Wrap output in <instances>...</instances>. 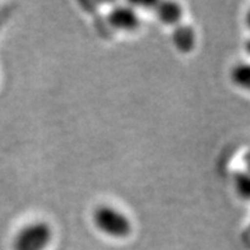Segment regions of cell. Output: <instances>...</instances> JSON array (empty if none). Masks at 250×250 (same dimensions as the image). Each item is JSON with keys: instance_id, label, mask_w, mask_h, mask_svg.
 <instances>
[{"instance_id": "cell-10", "label": "cell", "mask_w": 250, "mask_h": 250, "mask_svg": "<svg viewBox=\"0 0 250 250\" xmlns=\"http://www.w3.org/2000/svg\"><path fill=\"white\" fill-rule=\"evenodd\" d=\"M245 50H247V53L250 55V37L247 40V42H245Z\"/></svg>"}, {"instance_id": "cell-3", "label": "cell", "mask_w": 250, "mask_h": 250, "mask_svg": "<svg viewBox=\"0 0 250 250\" xmlns=\"http://www.w3.org/2000/svg\"><path fill=\"white\" fill-rule=\"evenodd\" d=\"M107 23L118 32H134L141 26V17L134 8L116 5L107 14Z\"/></svg>"}, {"instance_id": "cell-6", "label": "cell", "mask_w": 250, "mask_h": 250, "mask_svg": "<svg viewBox=\"0 0 250 250\" xmlns=\"http://www.w3.org/2000/svg\"><path fill=\"white\" fill-rule=\"evenodd\" d=\"M234 187L236 194L241 199L250 201V153L247 157L245 167L236 171V174H235Z\"/></svg>"}, {"instance_id": "cell-2", "label": "cell", "mask_w": 250, "mask_h": 250, "mask_svg": "<svg viewBox=\"0 0 250 250\" xmlns=\"http://www.w3.org/2000/svg\"><path fill=\"white\" fill-rule=\"evenodd\" d=\"M53 229L45 221L24 225L13 240L14 250H46L53 240Z\"/></svg>"}, {"instance_id": "cell-9", "label": "cell", "mask_w": 250, "mask_h": 250, "mask_svg": "<svg viewBox=\"0 0 250 250\" xmlns=\"http://www.w3.org/2000/svg\"><path fill=\"white\" fill-rule=\"evenodd\" d=\"M245 23H247L248 28H249V30H250V9L248 10L247 16H245Z\"/></svg>"}, {"instance_id": "cell-8", "label": "cell", "mask_w": 250, "mask_h": 250, "mask_svg": "<svg viewBox=\"0 0 250 250\" xmlns=\"http://www.w3.org/2000/svg\"><path fill=\"white\" fill-rule=\"evenodd\" d=\"M243 243L245 244L248 248H250V224L243 232Z\"/></svg>"}, {"instance_id": "cell-5", "label": "cell", "mask_w": 250, "mask_h": 250, "mask_svg": "<svg viewBox=\"0 0 250 250\" xmlns=\"http://www.w3.org/2000/svg\"><path fill=\"white\" fill-rule=\"evenodd\" d=\"M155 13L161 23L172 27V28L180 24L183 22V17H184L183 7L175 1H162V3L157 4Z\"/></svg>"}, {"instance_id": "cell-1", "label": "cell", "mask_w": 250, "mask_h": 250, "mask_svg": "<svg viewBox=\"0 0 250 250\" xmlns=\"http://www.w3.org/2000/svg\"><path fill=\"white\" fill-rule=\"evenodd\" d=\"M92 222L95 227L106 236L112 239H125L132 232V221L118 208L102 204L92 212Z\"/></svg>"}, {"instance_id": "cell-7", "label": "cell", "mask_w": 250, "mask_h": 250, "mask_svg": "<svg viewBox=\"0 0 250 250\" xmlns=\"http://www.w3.org/2000/svg\"><path fill=\"white\" fill-rule=\"evenodd\" d=\"M231 82L244 91L250 92V62H239L231 69Z\"/></svg>"}, {"instance_id": "cell-4", "label": "cell", "mask_w": 250, "mask_h": 250, "mask_svg": "<svg viewBox=\"0 0 250 250\" xmlns=\"http://www.w3.org/2000/svg\"><path fill=\"white\" fill-rule=\"evenodd\" d=\"M171 41L179 53H191L197 45V33L193 26L181 22L172 28Z\"/></svg>"}]
</instances>
